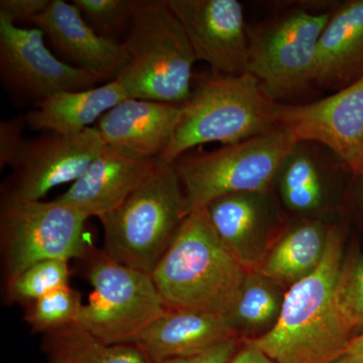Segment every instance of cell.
Segmentation results:
<instances>
[{
    "label": "cell",
    "mask_w": 363,
    "mask_h": 363,
    "mask_svg": "<svg viewBox=\"0 0 363 363\" xmlns=\"http://www.w3.org/2000/svg\"><path fill=\"white\" fill-rule=\"evenodd\" d=\"M327 238L328 228L320 221H305L294 227L260 266V274L279 286H293L319 266Z\"/></svg>",
    "instance_id": "21"
},
{
    "label": "cell",
    "mask_w": 363,
    "mask_h": 363,
    "mask_svg": "<svg viewBox=\"0 0 363 363\" xmlns=\"http://www.w3.org/2000/svg\"><path fill=\"white\" fill-rule=\"evenodd\" d=\"M279 286L259 269L248 272L233 311L227 316L241 340L264 335L276 325L284 301Z\"/></svg>",
    "instance_id": "24"
},
{
    "label": "cell",
    "mask_w": 363,
    "mask_h": 363,
    "mask_svg": "<svg viewBox=\"0 0 363 363\" xmlns=\"http://www.w3.org/2000/svg\"><path fill=\"white\" fill-rule=\"evenodd\" d=\"M51 0H1L0 16H6L9 21H32L44 13Z\"/></svg>",
    "instance_id": "30"
},
{
    "label": "cell",
    "mask_w": 363,
    "mask_h": 363,
    "mask_svg": "<svg viewBox=\"0 0 363 363\" xmlns=\"http://www.w3.org/2000/svg\"><path fill=\"white\" fill-rule=\"evenodd\" d=\"M229 363H274L257 348L242 343Z\"/></svg>",
    "instance_id": "32"
},
{
    "label": "cell",
    "mask_w": 363,
    "mask_h": 363,
    "mask_svg": "<svg viewBox=\"0 0 363 363\" xmlns=\"http://www.w3.org/2000/svg\"><path fill=\"white\" fill-rule=\"evenodd\" d=\"M276 102L252 74L204 77L182 104L176 130L160 159L173 164L197 145H233L276 130Z\"/></svg>",
    "instance_id": "3"
},
{
    "label": "cell",
    "mask_w": 363,
    "mask_h": 363,
    "mask_svg": "<svg viewBox=\"0 0 363 363\" xmlns=\"http://www.w3.org/2000/svg\"><path fill=\"white\" fill-rule=\"evenodd\" d=\"M40 28H23L0 16V79L20 102L43 100L66 92L95 87L101 78L69 65L45 44Z\"/></svg>",
    "instance_id": "10"
},
{
    "label": "cell",
    "mask_w": 363,
    "mask_h": 363,
    "mask_svg": "<svg viewBox=\"0 0 363 363\" xmlns=\"http://www.w3.org/2000/svg\"><path fill=\"white\" fill-rule=\"evenodd\" d=\"M50 363H150L131 344H107L78 324L43 334Z\"/></svg>",
    "instance_id": "23"
},
{
    "label": "cell",
    "mask_w": 363,
    "mask_h": 363,
    "mask_svg": "<svg viewBox=\"0 0 363 363\" xmlns=\"http://www.w3.org/2000/svg\"><path fill=\"white\" fill-rule=\"evenodd\" d=\"M89 25L102 37L116 40L128 30L136 0H73Z\"/></svg>",
    "instance_id": "28"
},
{
    "label": "cell",
    "mask_w": 363,
    "mask_h": 363,
    "mask_svg": "<svg viewBox=\"0 0 363 363\" xmlns=\"http://www.w3.org/2000/svg\"><path fill=\"white\" fill-rule=\"evenodd\" d=\"M274 119L296 142L322 145L357 176L363 177V75L311 104L276 102Z\"/></svg>",
    "instance_id": "11"
},
{
    "label": "cell",
    "mask_w": 363,
    "mask_h": 363,
    "mask_svg": "<svg viewBox=\"0 0 363 363\" xmlns=\"http://www.w3.org/2000/svg\"><path fill=\"white\" fill-rule=\"evenodd\" d=\"M333 9H293L248 33L247 73L274 101L315 80L318 44Z\"/></svg>",
    "instance_id": "9"
},
{
    "label": "cell",
    "mask_w": 363,
    "mask_h": 363,
    "mask_svg": "<svg viewBox=\"0 0 363 363\" xmlns=\"http://www.w3.org/2000/svg\"><path fill=\"white\" fill-rule=\"evenodd\" d=\"M83 259L94 292L76 324L100 340L130 344L168 310L150 274L123 266L92 247Z\"/></svg>",
    "instance_id": "8"
},
{
    "label": "cell",
    "mask_w": 363,
    "mask_h": 363,
    "mask_svg": "<svg viewBox=\"0 0 363 363\" xmlns=\"http://www.w3.org/2000/svg\"><path fill=\"white\" fill-rule=\"evenodd\" d=\"M240 338H233L196 357L173 358L154 363H229L240 350Z\"/></svg>",
    "instance_id": "31"
},
{
    "label": "cell",
    "mask_w": 363,
    "mask_h": 363,
    "mask_svg": "<svg viewBox=\"0 0 363 363\" xmlns=\"http://www.w3.org/2000/svg\"><path fill=\"white\" fill-rule=\"evenodd\" d=\"M88 218L57 200L23 199L2 189L0 253L6 285L43 260L83 259L91 248L85 234Z\"/></svg>",
    "instance_id": "7"
},
{
    "label": "cell",
    "mask_w": 363,
    "mask_h": 363,
    "mask_svg": "<svg viewBox=\"0 0 363 363\" xmlns=\"http://www.w3.org/2000/svg\"><path fill=\"white\" fill-rule=\"evenodd\" d=\"M69 262L47 259L21 272L6 284V297L11 302L28 305L57 290L69 285Z\"/></svg>",
    "instance_id": "25"
},
{
    "label": "cell",
    "mask_w": 363,
    "mask_h": 363,
    "mask_svg": "<svg viewBox=\"0 0 363 363\" xmlns=\"http://www.w3.org/2000/svg\"><path fill=\"white\" fill-rule=\"evenodd\" d=\"M83 305L77 291L62 286L26 305L25 320L33 331L48 333L77 323Z\"/></svg>",
    "instance_id": "26"
},
{
    "label": "cell",
    "mask_w": 363,
    "mask_h": 363,
    "mask_svg": "<svg viewBox=\"0 0 363 363\" xmlns=\"http://www.w3.org/2000/svg\"><path fill=\"white\" fill-rule=\"evenodd\" d=\"M160 157L138 156L118 147L104 145L96 159L57 201L86 216L113 211L157 173Z\"/></svg>",
    "instance_id": "14"
},
{
    "label": "cell",
    "mask_w": 363,
    "mask_h": 363,
    "mask_svg": "<svg viewBox=\"0 0 363 363\" xmlns=\"http://www.w3.org/2000/svg\"><path fill=\"white\" fill-rule=\"evenodd\" d=\"M233 338H240L223 315L168 309L130 344L150 363L192 357Z\"/></svg>",
    "instance_id": "16"
},
{
    "label": "cell",
    "mask_w": 363,
    "mask_h": 363,
    "mask_svg": "<svg viewBox=\"0 0 363 363\" xmlns=\"http://www.w3.org/2000/svg\"><path fill=\"white\" fill-rule=\"evenodd\" d=\"M104 145L95 126L73 135L45 131L26 140L2 189L23 199L40 200L52 188L80 178Z\"/></svg>",
    "instance_id": "12"
},
{
    "label": "cell",
    "mask_w": 363,
    "mask_h": 363,
    "mask_svg": "<svg viewBox=\"0 0 363 363\" xmlns=\"http://www.w3.org/2000/svg\"><path fill=\"white\" fill-rule=\"evenodd\" d=\"M250 269L215 233L205 208L193 210L152 272L168 309L228 316Z\"/></svg>",
    "instance_id": "2"
},
{
    "label": "cell",
    "mask_w": 363,
    "mask_h": 363,
    "mask_svg": "<svg viewBox=\"0 0 363 363\" xmlns=\"http://www.w3.org/2000/svg\"><path fill=\"white\" fill-rule=\"evenodd\" d=\"M295 143L290 131L279 126L220 149L179 157L173 166L183 185L189 213L222 196L269 191Z\"/></svg>",
    "instance_id": "6"
},
{
    "label": "cell",
    "mask_w": 363,
    "mask_h": 363,
    "mask_svg": "<svg viewBox=\"0 0 363 363\" xmlns=\"http://www.w3.org/2000/svg\"><path fill=\"white\" fill-rule=\"evenodd\" d=\"M363 75V0H350L333 9L318 44L315 80L340 90Z\"/></svg>",
    "instance_id": "18"
},
{
    "label": "cell",
    "mask_w": 363,
    "mask_h": 363,
    "mask_svg": "<svg viewBox=\"0 0 363 363\" xmlns=\"http://www.w3.org/2000/svg\"><path fill=\"white\" fill-rule=\"evenodd\" d=\"M343 262L342 236L332 226L323 259L312 274L289 288L276 325L242 343L257 348L274 363H333L343 357L352 339L335 301Z\"/></svg>",
    "instance_id": "1"
},
{
    "label": "cell",
    "mask_w": 363,
    "mask_h": 363,
    "mask_svg": "<svg viewBox=\"0 0 363 363\" xmlns=\"http://www.w3.org/2000/svg\"><path fill=\"white\" fill-rule=\"evenodd\" d=\"M50 363V362H49Z\"/></svg>",
    "instance_id": "35"
},
{
    "label": "cell",
    "mask_w": 363,
    "mask_h": 363,
    "mask_svg": "<svg viewBox=\"0 0 363 363\" xmlns=\"http://www.w3.org/2000/svg\"><path fill=\"white\" fill-rule=\"evenodd\" d=\"M333 363H348V362H346L345 358L341 357V358H339L338 360H336V362H333Z\"/></svg>",
    "instance_id": "34"
},
{
    "label": "cell",
    "mask_w": 363,
    "mask_h": 363,
    "mask_svg": "<svg viewBox=\"0 0 363 363\" xmlns=\"http://www.w3.org/2000/svg\"><path fill=\"white\" fill-rule=\"evenodd\" d=\"M343 357L348 363H363V332L348 342Z\"/></svg>",
    "instance_id": "33"
},
{
    "label": "cell",
    "mask_w": 363,
    "mask_h": 363,
    "mask_svg": "<svg viewBox=\"0 0 363 363\" xmlns=\"http://www.w3.org/2000/svg\"><path fill=\"white\" fill-rule=\"evenodd\" d=\"M267 192L222 196L205 207L215 233L250 272L259 269L255 247L267 225Z\"/></svg>",
    "instance_id": "20"
},
{
    "label": "cell",
    "mask_w": 363,
    "mask_h": 363,
    "mask_svg": "<svg viewBox=\"0 0 363 363\" xmlns=\"http://www.w3.org/2000/svg\"><path fill=\"white\" fill-rule=\"evenodd\" d=\"M33 23L64 62L89 71L102 81L116 80L130 61L123 43L99 35L73 2L51 0Z\"/></svg>",
    "instance_id": "15"
},
{
    "label": "cell",
    "mask_w": 363,
    "mask_h": 363,
    "mask_svg": "<svg viewBox=\"0 0 363 363\" xmlns=\"http://www.w3.org/2000/svg\"><path fill=\"white\" fill-rule=\"evenodd\" d=\"M123 45L130 61L117 80L128 98L174 104L188 99L197 60L167 0H136Z\"/></svg>",
    "instance_id": "4"
},
{
    "label": "cell",
    "mask_w": 363,
    "mask_h": 363,
    "mask_svg": "<svg viewBox=\"0 0 363 363\" xmlns=\"http://www.w3.org/2000/svg\"><path fill=\"white\" fill-rule=\"evenodd\" d=\"M188 214L178 173L162 160L152 179L98 218L104 230L102 250L123 266L152 274Z\"/></svg>",
    "instance_id": "5"
},
{
    "label": "cell",
    "mask_w": 363,
    "mask_h": 363,
    "mask_svg": "<svg viewBox=\"0 0 363 363\" xmlns=\"http://www.w3.org/2000/svg\"><path fill=\"white\" fill-rule=\"evenodd\" d=\"M335 301L344 326L355 337L363 329V255L350 253L343 262Z\"/></svg>",
    "instance_id": "27"
},
{
    "label": "cell",
    "mask_w": 363,
    "mask_h": 363,
    "mask_svg": "<svg viewBox=\"0 0 363 363\" xmlns=\"http://www.w3.org/2000/svg\"><path fill=\"white\" fill-rule=\"evenodd\" d=\"M25 116L1 121L0 123V169L11 167L18 161L26 140L23 138Z\"/></svg>",
    "instance_id": "29"
},
{
    "label": "cell",
    "mask_w": 363,
    "mask_h": 363,
    "mask_svg": "<svg viewBox=\"0 0 363 363\" xmlns=\"http://www.w3.org/2000/svg\"><path fill=\"white\" fill-rule=\"evenodd\" d=\"M128 98L117 79L89 89L66 91L33 105L26 114V123L33 130L73 135L92 128Z\"/></svg>",
    "instance_id": "19"
},
{
    "label": "cell",
    "mask_w": 363,
    "mask_h": 363,
    "mask_svg": "<svg viewBox=\"0 0 363 363\" xmlns=\"http://www.w3.org/2000/svg\"><path fill=\"white\" fill-rule=\"evenodd\" d=\"M182 104L128 98L97 123L105 145L138 156L160 157L180 119Z\"/></svg>",
    "instance_id": "17"
},
{
    "label": "cell",
    "mask_w": 363,
    "mask_h": 363,
    "mask_svg": "<svg viewBox=\"0 0 363 363\" xmlns=\"http://www.w3.org/2000/svg\"><path fill=\"white\" fill-rule=\"evenodd\" d=\"M316 147L315 143L296 142L277 174L281 198L293 211L312 212L323 205L324 157Z\"/></svg>",
    "instance_id": "22"
},
{
    "label": "cell",
    "mask_w": 363,
    "mask_h": 363,
    "mask_svg": "<svg viewBox=\"0 0 363 363\" xmlns=\"http://www.w3.org/2000/svg\"><path fill=\"white\" fill-rule=\"evenodd\" d=\"M181 21L197 61L213 73H247L248 32L238 0H167Z\"/></svg>",
    "instance_id": "13"
}]
</instances>
